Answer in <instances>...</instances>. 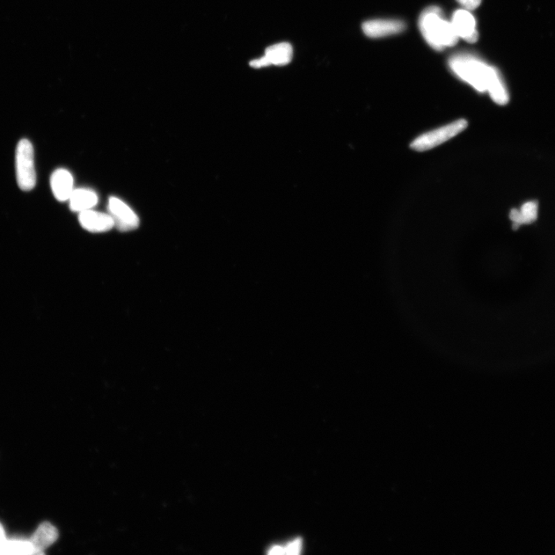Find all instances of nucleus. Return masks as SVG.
Segmentation results:
<instances>
[{
	"instance_id": "1",
	"label": "nucleus",
	"mask_w": 555,
	"mask_h": 555,
	"mask_svg": "<svg viewBox=\"0 0 555 555\" xmlns=\"http://www.w3.org/2000/svg\"><path fill=\"white\" fill-rule=\"evenodd\" d=\"M421 33L428 45L436 50L457 45L459 38L450 22L443 19L439 7L430 6L421 14L419 21Z\"/></svg>"
},
{
	"instance_id": "2",
	"label": "nucleus",
	"mask_w": 555,
	"mask_h": 555,
	"mask_svg": "<svg viewBox=\"0 0 555 555\" xmlns=\"http://www.w3.org/2000/svg\"><path fill=\"white\" fill-rule=\"evenodd\" d=\"M450 68L459 79L480 93L487 92L492 68L478 57L469 54H457L450 58Z\"/></svg>"
},
{
	"instance_id": "3",
	"label": "nucleus",
	"mask_w": 555,
	"mask_h": 555,
	"mask_svg": "<svg viewBox=\"0 0 555 555\" xmlns=\"http://www.w3.org/2000/svg\"><path fill=\"white\" fill-rule=\"evenodd\" d=\"M16 172L20 188L24 192L31 191L36 185V175L33 147L26 139L21 140L17 145Z\"/></svg>"
},
{
	"instance_id": "4",
	"label": "nucleus",
	"mask_w": 555,
	"mask_h": 555,
	"mask_svg": "<svg viewBox=\"0 0 555 555\" xmlns=\"http://www.w3.org/2000/svg\"><path fill=\"white\" fill-rule=\"evenodd\" d=\"M467 126H469V123L466 120H457L446 126L429 131V132L416 138L411 143V148L420 152L433 149L462 133Z\"/></svg>"
},
{
	"instance_id": "5",
	"label": "nucleus",
	"mask_w": 555,
	"mask_h": 555,
	"mask_svg": "<svg viewBox=\"0 0 555 555\" xmlns=\"http://www.w3.org/2000/svg\"><path fill=\"white\" fill-rule=\"evenodd\" d=\"M109 215L113 218L114 227L121 231H130L138 228L140 221L135 211L126 203L115 197L109 198Z\"/></svg>"
},
{
	"instance_id": "6",
	"label": "nucleus",
	"mask_w": 555,
	"mask_h": 555,
	"mask_svg": "<svg viewBox=\"0 0 555 555\" xmlns=\"http://www.w3.org/2000/svg\"><path fill=\"white\" fill-rule=\"evenodd\" d=\"M459 38L473 43L479 38L476 17L469 10H458L453 14L450 22Z\"/></svg>"
},
{
	"instance_id": "7",
	"label": "nucleus",
	"mask_w": 555,
	"mask_h": 555,
	"mask_svg": "<svg viewBox=\"0 0 555 555\" xmlns=\"http://www.w3.org/2000/svg\"><path fill=\"white\" fill-rule=\"evenodd\" d=\"M406 25L397 20H372L365 22L363 31L369 38H381L403 32Z\"/></svg>"
},
{
	"instance_id": "8",
	"label": "nucleus",
	"mask_w": 555,
	"mask_h": 555,
	"mask_svg": "<svg viewBox=\"0 0 555 555\" xmlns=\"http://www.w3.org/2000/svg\"><path fill=\"white\" fill-rule=\"evenodd\" d=\"M79 222L84 229L93 233L106 232L114 227L111 215L91 209L79 213Z\"/></svg>"
},
{
	"instance_id": "9",
	"label": "nucleus",
	"mask_w": 555,
	"mask_h": 555,
	"mask_svg": "<svg viewBox=\"0 0 555 555\" xmlns=\"http://www.w3.org/2000/svg\"><path fill=\"white\" fill-rule=\"evenodd\" d=\"M51 188L55 198L60 202L68 201L74 189V178L66 169H57L50 179Z\"/></svg>"
},
{
	"instance_id": "10",
	"label": "nucleus",
	"mask_w": 555,
	"mask_h": 555,
	"mask_svg": "<svg viewBox=\"0 0 555 555\" xmlns=\"http://www.w3.org/2000/svg\"><path fill=\"white\" fill-rule=\"evenodd\" d=\"M59 536L56 529L52 524L42 523L30 538L35 554H43L48 547L52 545Z\"/></svg>"
},
{
	"instance_id": "11",
	"label": "nucleus",
	"mask_w": 555,
	"mask_h": 555,
	"mask_svg": "<svg viewBox=\"0 0 555 555\" xmlns=\"http://www.w3.org/2000/svg\"><path fill=\"white\" fill-rule=\"evenodd\" d=\"M72 211L82 213L97 206L98 196L92 190L86 188L75 189L69 199Z\"/></svg>"
},
{
	"instance_id": "12",
	"label": "nucleus",
	"mask_w": 555,
	"mask_h": 555,
	"mask_svg": "<svg viewBox=\"0 0 555 555\" xmlns=\"http://www.w3.org/2000/svg\"><path fill=\"white\" fill-rule=\"evenodd\" d=\"M487 92L490 94L496 104L505 105L508 103L509 94L507 87L499 71L494 67L492 68L490 77L488 79Z\"/></svg>"
},
{
	"instance_id": "13",
	"label": "nucleus",
	"mask_w": 555,
	"mask_h": 555,
	"mask_svg": "<svg viewBox=\"0 0 555 555\" xmlns=\"http://www.w3.org/2000/svg\"><path fill=\"white\" fill-rule=\"evenodd\" d=\"M538 214V203L536 201H530L523 204L520 209L511 210L509 216L513 222V228L517 229L523 225L535 222Z\"/></svg>"
},
{
	"instance_id": "14",
	"label": "nucleus",
	"mask_w": 555,
	"mask_h": 555,
	"mask_svg": "<svg viewBox=\"0 0 555 555\" xmlns=\"http://www.w3.org/2000/svg\"><path fill=\"white\" fill-rule=\"evenodd\" d=\"M264 56L270 65L284 66L291 62L294 56V49L289 43H277L268 47Z\"/></svg>"
},
{
	"instance_id": "15",
	"label": "nucleus",
	"mask_w": 555,
	"mask_h": 555,
	"mask_svg": "<svg viewBox=\"0 0 555 555\" xmlns=\"http://www.w3.org/2000/svg\"><path fill=\"white\" fill-rule=\"evenodd\" d=\"M33 547L29 540L9 539L7 542L4 555H33Z\"/></svg>"
},
{
	"instance_id": "16",
	"label": "nucleus",
	"mask_w": 555,
	"mask_h": 555,
	"mask_svg": "<svg viewBox=\"0 0 555 555\" xmlns=\"http://www.w3.org/2000/svg\"><path fill=\"white\" fill-rule=\"evenodd\" d=\"M284 554L298 555L301 554L303 549V540L301 538H297L289 542L287 545L284 546Z\"/></svg>"
},
{
	"instance_id": "17",
	"label": "nucleus",
	"mask_w": 555,
	"mask_h": 555,
	"mask_svg": "<svg viewBox=\"0 0 555 555\" xmlns=\"http://www.w3.org/2000/svg\"><path fill=\"white\" fill-rule=\"evenodd\" d=\"M457 2L466 10H474L480 5L482 0H457Z\"/></svg>"
},
{
	"instance_id": "18",
	"label": "nucleus",
	"mask_w": 555,
	"mask_h": 555,
	"mask_svg": "<svg viewBox=\"0 0 555 555\" xmlns=\"http://www.w3.org/2000/svg\"><path fill=\"white\" fill-rule=\"evenodd\" d=\"M8 538H6L3 526L0 523V555L5 554V549Z\"/></svg>"
},
{
	"instance_id": "19",
	"label": "nucleus",
	"mask_w": 555,
	"mask_h": 555,
	"mask_svg": "<svg viewBox=\"0 0 555 555\" xmlns=\"http://www.w3.org/2000/svg\"><path fill=\"white\" fill-rule=\"evenodd\" d=\"M250 66L253 68H266L269 67L270 63L267 60V58L265 56L259 58V59L253 60L250 62Z\"/></svg>"
},
{
	"instance_id": "20",
	"label": "nucleus",
	"mask_w": 555,
	"mask_h": 555,
	"mask_svg": "<svg viewBox=\"0 0 555 555\" xmlns=\"http://www.w3.org/2000/svg\"><path fill=\"white\" fill-rule=\"evenodd\" d=\"M268 554L271 555L284 554V546L275 545L269 549Z\"/></svg>"
}]
</instances>
